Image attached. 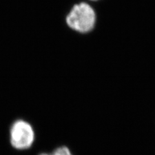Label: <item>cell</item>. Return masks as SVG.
Instances as JSON below:
<instances>
[{
  "label": "cell",
  "instance_id": "cell-1",
  "mask_svg": "<svg viewBox=\"0 0 155 155\" xmlns=\"http://www.w3.org/2000/svg\"><path fill=\"white\" fill-rule=\"evenodd\" d=\"M67 25L80 33L92 31L96 23V13L89 4L80 3L72 7L66 18Z\"/></svg>",
  "mask_w": 155,
  "mask_h": 155
},
{
  "label": "cell",
  "instance_id": "cell-2",
  "mask_svg": "<svg viewBox=\"0 0 155 155\" xmlns=\"http://www.w3.org/2000/svg\"><path fill=\"white\" fill-rule=\"evenodd\" d=\"M35 133L32 125L23 120L14 122L10 130V140L12 146L18 150H26L33 144Z\"/></svg>",
  "mask_w": 155,
  "mask_h": 155
},
{
  "label": "cell",
  "instance_id": "cell-3",
  "mask_svg": "<svg viewBox=\"0 0 155 155\" xmlns=\"http://www.w3.org/2000/svg\"><path fill=\"white\" fill-rule=\"evenodd\" d=\"M39 155H72L69 149L65 146H61L58 147L52 153H41Z\"/></svg>",
  "mask_w": 155,
  "mask_h": 155
}]
</instances>
